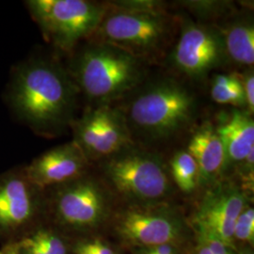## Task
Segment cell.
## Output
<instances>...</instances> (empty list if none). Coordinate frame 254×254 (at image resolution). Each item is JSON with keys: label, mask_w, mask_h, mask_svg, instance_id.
<instances>
[{"label": "cell", "mask_w": 254, "mask_h": 254, "mask_svg": "<svg viewBox=\"0 0 254 254\" xmlns=\"http://www.w3.org/2000/svg\"><path fill=\"white\" fill-rule=\"evenodd\" d=\"M0 254H20V244L8 246L0 251Z\"/></svg>", "instance_id": "obj_27"}, {"label": "cell", "mask_w": 254, "mask_h": 254, "mask_svg": "<svg viewBox=\"0 0 254 254\" xmlns=\"http://www.w3.org/2000/svg\"><path fill=\"white\" fill-rule=\"evenodd\" d=\"M210 95L218 105L246 109L245 94L238 73H217L213 76Z\"/></svg>", "instance_id": "obj_17"}, {"label": "cell", "mask_w": 254, "mask_h": 254, "mask_svg": "<svg viewBox=\"0 0 254 254\" xmlns=\"http://www.w3.org/2000/svg\"><path fill=\"white\" fill-rule=\"evenodd\" d=\"M167 60L175 73L190 81L203 80L211 72L227 64L217 26L183 16L178 36Z\"/></svg>", "instance_id": "obj_7"}, {"label": "cell", "mask_w": 254, "mask_h": 254, "mask_svg": "<svg viewBox=\"0 0 254 254\" xmlns=\"http://www.w3.org/2000/svg\"><path fill=\"white\" fill-rule=\"evenodd\" d=\"M87 157L73 140L40 154L24 169L27 179L44 190L73 181L87 173Z\"/></svg>", "instance_id": "obj_12"}, {"label": "cell", "mask_w": 254, "mask_h": 254, "mask_svg": "<svg viewBox=\"0 0 254 254\" xmlns=\"http://www.w3.org/2000/svg\"><path fill=\"white\" fill-rule=\"evenodd\" d=\"M221 137L225 160L222 173L236 169L254 149V121L246 109H234L223 123L216 126Z\"/></svg>", "instance_id": "obj_16"}, {"label": "cell", "mask_w": 254, "mask_h": 254, "mask_svg": "<svg viewBox=\"0 0 254 254\" xmlns=\"http://www.w3.org/2000/svg\"><path fill=\"white\" fill-rule=\"evenodd\" d=\"M180 3L196 16L198 22L211 25H217L236 9L235 5L228 1H182Z\"/></svg>", "instance_id": "obj_19"}, {"label": "cell", "mask_w": 254, "mask_h": 254, "mask_svg": "<svg viewBox=\"0 0 254 254\" xmlns=\"http://www.w3.org/2000/svg\"><path fill=\"white\" fill-rule=\"evenodd\" d=\"M58 187L53 199L55 213L64 224L92 228L109 217L111 193L103 182L84 174Z\"/></svg>", "instance_id": "obj_10"}, {"label": "cell", "mask_w": 254, "mask_h": 254, "mask_svg": "<svg viewBox=\"0 0 254 254\" xmlns=\"http://www.w3.org/2000/svg\"><path fill=\"white\" fill-rule=\"evenodd\" d=\"M221 34L227 64L253 69L254 64V23L251 10L236 9L215 25Z\"/></svg>", "instance_id": "obj_14"}, {"label": "cell", "mask_w": 254, "mask_h": 254, "mask_svg": "<svg viewBox=\"0 0 254 254\" xmlns=\"http://www.w3.org/2000/svg\"><path fill=\"white\" fill-rule=\"evenodd\" d=\"M236 254H254V252L250 247H248V248H244V249L240 250V252Z\"/></svg>", "instance_id": "obj_29"}, {"label": "cell", "mask_w": 254, "mask_h": 254, "mask_svg": "<svg viewBox=\"0 0 254 254\" xmlns=\"http://www.w3.org/2000/svg\"><path fill=\"white\" fill-rule=\"evenodd\" d=\"M108 5L89 40L115 46L150 66L167 60L178 36L182 15L154 0L113 1Z\"/></svg>", "instance_id": "obj_3"}, {"label": "cell", "mask_w": 254, "mask_h": 254, "mask_svg": "<svg viewBox=\"0 0 254 254\" xmlns=\"http://www.w3.org/2000/svg\"><path fill=\"white\" fill-rule=\"evenodd\" d=\"M75 254H94L91 253V251L85 245V243H82L76 246L75 248Z\"/></svg>", "instance_id": "obj_28"}, {"label": "cell", "mask_w": 254, "mask_h": 254, "mask_svg": "<svg viewBox=\"0 0 254 254\" xmlns=\"http://www.w3.org/2000/svg\"><path fill=\"white\" fill-rule=\"evenodd\" d=\"M120 237L137 248L178 245L187 235V225L177 209L166 202L128 204L116 216Z\"/></svg>", "instance_id": "obj_8"}, {"label": "cell", "mask_w": 254, "mask_h": 254, "mask_svg": "<svg viewBox=\"0 0 254 254\" xmlns=\"http://www.w3.org/2000/svg\"><path fill=\"white\" fill-rule=\"evenodd\" d=\"M29 239L46 254H66L64 242L51 233L39 231L34 236L29 237Z\"/></svg>", "instance_id": "obj_21"}, {"label": "cell", "mask_w": 254, "mask_h": 254, "mask_svg": "<svg viewBox=\"0 0 254 254\" xmlns=\"http://www.w3.org/2000/svg\"><path fill=\"white\" fill-rule=\"evenodd\" d=\"M70 129L73 142L89 162H100L134 144L127 122L114 105L88 106Z\"/></svg>", "instance_id": "obj_9"}, {"label": "cell", "mask_w": 254, "mask_h": 254, "mask_svg": "<svg viewBox=\"0 0 254 254\" xmlns=\"http://www.w3.org/2000/svg\"><path fill=\"white\" fill-rule=\"evenodd\" d=\"M40 190L27 179L24 170L1 176L0 228L13 229L27 223L36 212Z\"/></svg>", "instance_id": "obj_13"}, {"label": "cell", "mask_w": 254, "mask_h": 254, "mask_svg": "<svg viewBox=\"0 0 254 254\" xmlns=\"http://www.w3.org/2000/svg\"><path fill=\"white\" fill-rule=\"evenodd\" d=\"M149 67L122 49L91 40L77 46L66 65L89 106L123 100L149 77Z\"/></svg>", "instance_id": "obj_4"}, {"label": "cell", "mask_w": 254, "mask_h": 254, "mask_svg": "<svg viewBox=\"0 0 254 254\" xmlns=\"http://www.w3.org/2000/svg\"><path fill=\"white\" fill-rule=\"evenodd\" d=\"M243 74H239V78L243 87V91L245 94L247 111L252 115L254 111V70L249 69Z\"/></svg>", "instance_id": "obj_22"}, {"label": "cell", "mask_w": 254, "mask_h": 254, "mask_svg": "<svg viewBox=\"0 0 254 254\" xmlns=\"http://www.w3.org/2000/svg\"><path fill=\"white\" fill-rule=\"evenodd\" d=\"M170 173L178 189L184 193L190 194L200 185L198 164L186 149L173 154L170 161Z\"/></svg>", "instance_id": "obj_18"}, {"label": "cell", "mask_w": 254, "mask_h": 254, "mask_svg": "<svg viewBox=\"0 0 254 254\" xmlns=\"http://www.w3.org/2000/svg\"><path fill=\"white\" fill-rule=\"evenodd\" d=\"M205 192L193 215L198 236L216 238L235 249L236 219L249 205L244 190L233 182L217 181Z\"/></svg>", "instance_id": "obj_11"}, {"label": "cell", "mask_w": 254, "mask_h": 254, "mask_svg": "<svg viewBox=\"0 0 254 254\" xmlns=\"http://www.w3.org/2000/svg\"><path fill=\"white\" fill-rule=\"evenodd\" d=\"M234 241L253 244L254 240V209L247 205L237 218L233 234Z\"/></svg>", "instance_id": "obj_20"}, {"label": "cell", "mask_w": 254, "mask_h": 254, "mask_svg": "<svg viewBox=\"0 0 254 254\" xmlns=\"http://www.w3.org/2000/svg\"><path fill=\"white\" fill-rule=\"evenodd\" d=\"M114 106L126 120L134 142L148 148L190 132L199 115L200 102L188 82L167 75L148 77Z\"/></svg>", "instance_id": "obj_2"}, {"label": "cell", "mask_w": 254, "mask_h": 254, "mask_svg": "<svg viewBox=\"0 0 254 254\" xmlns=\"http://www.w3.org/2000/svg\"><path fill=\"white\" fill-rule=\"evenodd\" d=\"M103 183L128 204L163 202L172 190L160 154L136 143L99 162Z\"/></svg>", "instance_id": "obj_5"}, {"label": "cell", "mask_w": 254, "mask_h": 254, "mask_svg": "<svg viewBox=\"0 0 254 254\" xmlns=\"http://www.w3.org/2000/svg\"><path fill=\"white\" fill-rule=\"evenodd\" d=\"M186 150L198 164L200 184L212 185L222 174L225 160L224 147L214 123L205 121L195 126Z\"/></svg>", "instance_id": "obj_15"}, {"label": "cell", "mask_w": 254, "mask_h": 254, "mask_svg": "<svg viewBox=\"0 0 254 254\" xmlns=\"http://www.w3.org/2000/svg\"><path fill=\"white\" fill-rule=\"evenodd\" d=\"M87 248L94 254H114V252L104 243L100 242L99 240H95L93 242L85 243Z\"/></svg>", "instance_id": "obj_25"}, {"label": "cell", "mask_w": 254, "mask_h": 254, "mask_svg": "<svg viewBox=\"0 0 254 254\" xmlns=\"http://www.w3.org/2000/svg\"><path fill=\"white\" fill-rule=\"evenodd\" d=\"M198 241L200 244L208 248L213 254H236V249L228 246L227 244L216 238L198 236Z\"/></svg>", "instance_id": "obj_23"}, {"label": "cell", "mask_w": 254, "mask_h": 254, "mask_svg": "<svg viewBox=\"0 0 254 254\" xmlns=\"http://www.w3.org/2000/svg\"><path fill=\"white\" fill-rule=\"evenodd\" d=\"M80 92L66 65L57 58L35 55L16 64L5 91L9 110L37 136L53 138L70 129Z\"/></svg>", "instance_id": "obj_1"}, {"label": "cell", "mask_w": 254, "mask_h": 254, "mask_svg": "<svg viewBox=\"0 0 254 254\" xmlns=\"http://www.w3.org/2000/svg\"><path fill=\"white\" fill-rule=\"evenodd\" d=\"M24 3L46 43L68 56L94 34L109 7L108 2L91 0H27Z\"/></svg>", "instance_id": "obj_6"}, {"label": "cell", "mask_w": 254, "mask_h": 254, "mask_svg": "<svg viewBox=\"0 0 254 254\" xmlns=\"http://www.w3.org/2000/svg\"><path fill=\"white\" fill-rule=\"evenodd\" d=\"M136 254H181L178 245L164 244L147 248H138Z\"/></svg>", "instance_id": "obj_24"}, {"label": "cell", "mask_w": 254, "mask_h": 254, "mask_svg": "<svg viewBox=\"0 0 254 254\" xmlns=\"http://www.w3.org/2000/svg\"><path fill=\"white\" fill-rule=\"evenodd\" d=\"M20 252L24 253V254H46L35 244H33L29 238L20 243Z\"/></svg>", "instance_id": "obj_26"}]
</instances>
